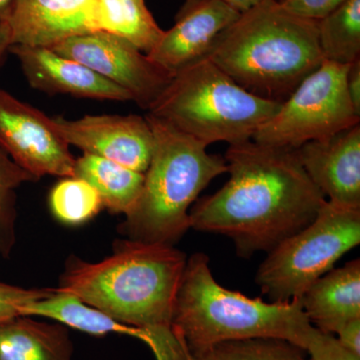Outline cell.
Masks as SVG:
<instances>
[{
  "label": "cell",
  "mask_w": 360,
  "mask_h": 360,
  "mask_svg": "<svg viewBox=\"0 0 360 360\" xmlns=\"http://www.w3.org/2000/svg\"><path fill=\"white\" fill-rule=\"evenodd\" d=\"M224 1L239 13H243L251 7L257 6L262 0H224Z\"/></svg>",
  "instance_id": "cell-31"
},
{
  "label": "cell",
  "mask_w": 360,
  "mask_h": 360,
  "mask_svg": "<svg viewBox=\"0 0 360 360\" xmlns=\"http://www.w3.org/2000/svg\"><path fill=\"white\" fill-rule=\"evenodd\" d=\"M89 182L98 193L103 207L129 214L141 196L144 174L89 153L75 160V175Z\"/></svg>",
  "instance_id": "cell-19"
},
{
  "label": "cell",
  "mask_w": 360,
  "mask_h": 360,
  "mask_svg": "<svg viewBox=\"0 0 360 360\" xmlns=\"http://www.w3.org/2000/svg\"><path fill=\"white\" fill-rule=\"evenodd\" d=\"M9 52L20 61L32 89L47 94H68L82 98L129 101V92L90 70L46 46L11 45Z\"/></svg>",
  "instance_id": "cell-14"
},
{
  "label": "cell",
  "mask_w": 360,
  "mask_h": 360,
  "mask_svg": "<svg viewBox=\"0 0 360 360\" xmlns=\"http://www.w3.org/2000/svg\"><path fill=\"white\" fill-rule=\"evenodd\" d=\"M0 148L35 179L75 175V158L52 118L0 89Z\"/></svg>",
  "instance_id": "cell-10"
},
{
  "label": "cell",
  "mask_w": 360,
  "mask_h": 360,
  "mask_svg": "<svg viewBox=\"0 0 360 360\" xmlns=\"http://www.w3.org/2000/svg\"><path fill=\"white\" fill-rule=\"evenodd\" d=\"M18 0H0V20L8 21L13 16Z\"/></svg>",
  "instance_id": "cell-32"
},
{
  "label": "cell",
  "mask_w": 360,
  "mask_h": 360,
  "mask_svg": "<svg viewBox=\"0 0 360 360\" xmlns=\"http://www.w3.org/2000/svg\"><path fill=\"white\" fill-rule=\"evenodd\" d=\"M186 260L174 246L127 238L101 262L71 257L58 290L143 331L156 360H186L172 317Z\"/></svg>",
  "instance_id": "cell-2"
},
{
  "label": "cell",
  "mask_w": 360,
  "mask_h": 360,
  "mask_svg": "<svg viewBox=\"0 0 360 360\" xmlns=\"http://www.w3.org/2000/svg\"><path fill=\"white\" fill-rule=\"evenodd\" d=\"M13 45V32L8 21L0 20V63Z\"/></svg>",
  "instance_id": "cell-30"
},
{
  "label": "cell",
  "mask_w": 360,
  "mask_h": 360,
  "mask_svg": "<svg viewBox=\"0 0 360 360\" xmlns=\"http://www.w3.org/2000/svg\"><path fill=\"white\" fill-rule=\"evenodd\" d=\"M347 90L355 112L360 116V58L348 65Z\"/></svg>",
  "instance_id": "cell-29"
},
{
  "label": "cell",
  "mask_w": 360,
  "mask_h": 360,
  "mask_svg": "<svg viewBox=\"0 0 360 360\" xmlns=\"http://www.w3.org/2000/svg\"><path fill=\"white\" fill-rule=\"evenodd\" d=\"M305 352L288 341L259 338L217 343L186 360H302Z\"/></svg>",
  "instance_id": "cell-22"
},
{
  "label": "cell",
  "mask_w": 360,
  "mask_h": 360,
  "mask_svg": "<svg viewBox=\"0 0 360 360\" xmlns=\"http://www.w3.org/2000/svg\"><path fill=\"white\" fill-rule=\"evenodd\" d=\"M208 264L203 253L187 258L177 291L172 331L184 357L224 341L248 338H278L298 347L310 322L300 298L265 302L226 290L217 283Z\"/></svg>",
  "instance_id": "cell-4"
},
{
  "label": "cell",
  "mask_w": 360,
  "mask_h": 360,
  "mask_svg": "<svg viewBox=\"0 0 360 360\" xmlns=\"http://www.w3.org/2000/svg\"><path fill=\"white\" fill-rule=\"evenodd\" d=\"M94 0H18L9 20L13 44L46 46L96 32Z\"/></svg>",
  "instance_id": "cell-15"
},
{
  "label": "cell",
  "mask_w": 360,
  "mask_h": 360,
  "mask_svg": "<svg viewBox=\"0 0 360 360\" xmlns=\"http://www.w3.org/2000/svg\"><path fill=\"white\" fill-rule=\"evenodd\" d=\"M298 347L309 354V360H360V356L343 347L338 338L315 328L310 322L303 328Z\"/></svg>",
  "instance_id": "cell-25"
},
{
  "label": "cell",
  "mask_w": 360,
  "mask_h": 360,
  "mask_svg": "<svg viewBox=\"0 0 360 360\" xmlns=\"http://www.w3.org/2000/svg\"><path fill=\"white\" fill-rule=\"evenodd\" d=\"M288 13L302 20L319 22L347 0H277Z\"/></svg>",
  "instance_id": "cell-27"
},
{
  "label": "cell",
  "mask_w": 360,
  "mask_h": 360,
  "mask_svg": "<svg viewBox=\"0 0 360 360\" xmlns=\"http://www.w3.org/2000/svg\"><path fill=\"white\" fill-rule=\"evenodd\" d=\"M68 146L144 174L153 155V130L142 116L85 115L78 120L51 117Z\"/></svg>",
  "instance_id": "cell-11"
},
{
  "label": "cell",
  "mask_w": 360,
  "mask_h": 360,
  "mask_svg": "<svg viewBox=\"0 0 360 360\" xmlns=\"http://www.w3.org/2000/svg\"><path fill=\"white\" fill-rule=\"evenodd\" d=\"M206 58L248 91L279 103L324 60L317 22L288 13L277 0L240 13Z\"/></svg>",
  "instance_id": "cell-3"
},
{
  "label": "cell",
  "mask_w": 360,
  "mask_h": 360,
  "mask_svg": "<svg viewBox=\"0 0 360 360\" xmlns=\"http://www.w3.org/2000/svg\"><path fill=\"white\" fill-rule=\"evenodd\" d=\"M336 335L343 347L360 356V319L347 322Z\"/></svg>",
  "instance_id": "cell-28"
},
{
  "label": "cell",
  "mask_w": 360,
  "mask_h": 360,
  "mask_svg": "<svg viewBox=\"0 0 360 360\" xmlns=\"http://www.w3.org/2000/svg\"><path fill=\"white\" fill-rule=\"evenodd\" d=\"M303 311L312 326L336 335L347 322L360 319V260L333 269L303 293Z\"/></svg>",
  "instance_id": "cell-16"
},
{
  "label": "cell",
  "mask_w": 360,
  "mask_h": 360,
  "mask_svg": "<svg viewBox=\"0 0 360 360\" xmlns=\"http://www.w3.org/2000/svg\"><path fill=\"white\" fill-rule=\"evenodd\" d=\"M51 49L122 87L146 110L174 78L127 40L99 30L68 37Z\"/></svg>",
  "instance_id": "cell-9"
},
{
  "label": "cell",
  "mask_w": 360,
  "mask_h": 360,
  "mask_svg": "<svg viewBox=\"0 0 360 360\" xmlns=\"http://www.w3.org/2000/svg\"><path fill=\"white\" fill-rule=\"evenodd\" d=\"M281 104L248 91L205 58L175 75L148 113L205 146H231L252 139Z\"/></svg>",
  "instance_id": "cell-6"
},
{
  "label": "cell",
  "mask_w": 360,
  "mask_h": 360,
  "mask_svg": "<svg viewBox=\"0 0 360 360\" xmlns=\"http://www.w3.org/2000/svg\"><path fill=\"white\" fill-rule=\"evenodd\" d=\"M239 15L224 0H186L174 25L165 30L148 58L174 77L206 58L219 35Z\"/></svg>",
  "instance_id": "cell-12"
},
{
  "label": "cell",
  "mask_w": 360,
  "mask_h": 360,
  "mask_svg": "<svg viewBox=\"0 0 360 360\" xmlns=\"http://www.w3.org/2000/svg\"><path fill=\"white\" fill-rule=\"evenodd\" d=\"M70 331L61 323L18 316L0 324V360H72Z\"/></svg>",
  "instance_id": "cell-17"
},
{
  "label": "cell",
  "mask_w": 360,
  "mask_h": 360,
  "mask_svg": "<svg viewBox=\"0 0 360 360\" xmlns=\"http://www.w3.org/2000/svg\"><path fill=\"white\" fill-rule=\"evenodd\" d=\"M49 203L54 217L68 225L84 224L103 207L96 189L77 176L60 180L52 188Z\"/></svg>",
  "instance_id": "cell-23"
},
{
  "label": "cell",
  "mask_w": 360,
  "mask_h": 360,
  "mask_svg": "<svg viewBox=\"0 0 360 360\" xmlns=\"http://www.w3.org/2000/svg\"><path fill=\"white\" fill-rule=\"evenodd\" d=\"M348 65L323 60L265 122L252 141L296 149L359 124L347 90Z\"/></svg>",
  "instance_id": "cell-8"
},
{
  "label": "cell",
  "mask_w": 360,
  "mask_h": 360,
  "mask_svg": "<svg viewBox=\"0 0 360 360\" xmlns=\"http://www.w3.org/2000/svg\"><path fill=\"white\" fill-rule=\"evenodd\" d=\"M94 30L127 40L148 54L160 41L161 30L144 0H94Z\"/></svg>",
  "instance_id": "cell-20"
},
{
  "label": "cell",
  "mask_w": 360,
  "mask_h": 360,
  "mask_svg": "<svg viewBox=\"0 0 360 360\" xmlns=\"http://www.w3.org/2000/svg\"><path fill=\"white\" fill-rule=\"evenodd\" d=\"M22 316L42 317L56 321L66 328L77 329L87 335L104 336L110 333L139 338L149 345L148 335L139 329L116 321L110 315L90 307L71 293L59 290L47 297L28 304Z\"/></svg>",
  "instance_id": "cell-18"
},
{
  "label": "cell",
  "mask_w": 360,
  "mask_h": 360,
  "mask_svg": "<svg viewBox=\"0 0 360 360\" xmlns=\"http://www.w3.org/2000/svg\"><path fill=\"white\" fill-rule=\"evenodd\" d=\"M229 181L189 212V226L222 234L239 257L269 252L319 214L326 196L303 168L295 149L246 141L225 155Z\"/></svg>",
  "instance_id": "cell-1"
},
{
  "label": "cell",
  "mask_w": 360,
  "mask_h": 360,
  "mask_svg": "<svg viewBox=\"0 0 360 360\" xmlns=\"http://www.w3.org/2000/svg\"><path fill=\"white\" fill-rule=\"evenodd\" d=\"M35 180L0 148V257H8L15 243L16 189Z\"/></svg>",
  "instance_id": "cell-24"
},
{
  "label": "cell",
  "mask_w": 360,
  "mask_h": 360,
  "mask_svg": "<svg viewBox=\"0 0 360 360\" xmlns=\"http://www.w3.org/2000/svg\"><path fill=\"white\" fill-rule=\"evenodd\" d=\"M310 179L328 201L360 210V123L296 148Z\"/></svg>",
  "instance_id": "cell-13"
},
{
  "label": "cell",
  "mask_w": 360,
  "mask_h": 360,
  "mask_svg": "<svg viewBox=\"0 0 360 360\" xmlns=\"http://www.w3.org/2000/svg\"><path fill=\"white\" fill-rule=\"evenodd\" d=\"M302 360H309V359H303Z\"/></svg>",
  "instance_id": "cell-33"
},
{
  "label": "cell",
  "mask_w": 360,
  "mask_h": 360,
  "mask_svg": "<svg viewBox=\"0 0 360 360\" xmlns=\"http://www.w3.org/2000/svg\"><path fill=\"white\" fill-rule=\"evenodd\" d=\"M146 117L155 139L153 155L122 233L132 240L174 246L191 229L189 207L212 179L226 174V161L169 123L149 113Z\"/></svg>",
  "instance_id": "cell-5"
},
{
  "label": "cell",
  "mask_w": 360,
  "mask_h": 360,
  "mask_svg": "<svg viewBox=\"0 0 360 360\" xmlns=\"http://www.w3.org/2000/svg\"><path fill=\"white\" fill-rule=\"evenodd\" d=\"M54 290L23 288L0 283V324L22 316V309L30 303L47 297Z\"/></svg>",
  "instance_id": "cell-26"
},
{
  "label": "cell",
  "mask_w": 360,
  "mask_h": 360,
  "mask_svg": "<svg viewBox=\"0 0 360 360\" xmlns=\"http://www.w3.org/2000/svg\"><path fill=\"white\" fill-rule=\"evenodd\" d=\"M317 28L324 60L349 65L360 58V0H347Z\"/></svg>",
  "instance_id": "cell-21"
},
{
  "label": "cell",
  "mask_w": 360,
  "mask_h": 360,
  "mask_svg": "<svg viewBox=\"0 0 360 360\" xmlns=\"http://www.w3.org/2000/svg\"><path fill=\"white\" fill-rule=\"evenodd\" d=\"M359 243L360 210L326 200L309 226L269 251L255 281L270 302H290Z\"/></svg>",
  "instance_id": "cell-7"
}]
</instances>
